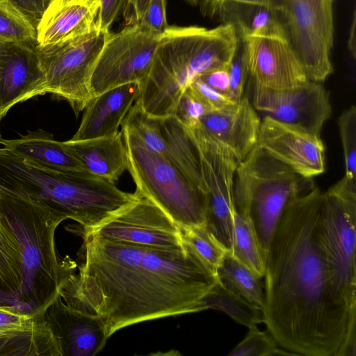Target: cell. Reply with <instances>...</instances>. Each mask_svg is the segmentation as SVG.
<instances>
[{
	"mask_svg": "<svg viewBox=\"0 0 356 356\" xmlns=\"http://www.w3.org/2000/svg\"><path fill=\"white\" fill-rule=\"evenodd\" d=\"M82 236L79 273L60 295L67 305L100 316L109 337L143 321L201 312L217 282L185 241L168 249Z\"/></svg>",
	"mask_w": 356,
	"mask_h": 356,
	"instance_id": "1",
	"label": "cell"
},
{
	"mask_svg": "<svg viewBox=\"0 0 356 356\" xmlns=\"http://www.w3.org/2000/svg\"><path fill=\"white\" fill-rule=\"evenodd\" d=\"M323 197L314 186L282 212L264 259V323L295 355L355 356L356 320L335 302L318 240Z\"/></svg>",
	"mask_w": 356,
	"mask_h": 356,
	"instance_id": "2",
	"label": "cell"
},
{
	"mask_svg": "<svg viewBox=\"0 0 356 356\" xmlns=\"http://www.w3.org/2000/svg\"><path fill=\"white\" fill-rule=\"evenodd\" d=\"M0 189L31 198L62 222L71 219L90 231L134 202L138 194L85 170H56L0 147Z\"/></svg>",
	"mask_w": 356,
	"mask_h": 356,
	"instance_id": "3",
	"label": "cell"
},
{
	"mask_svg": "<svg viewBox=\"0 0 356 356\" xmlns=\"http://www.w3.org/2000/svg\"><path fill=\"white\" fill-rule=\"evenodd\" d=\"M239 42L229 24L212 29L169 26L160 37L147 76L138 84L136 102L151 116L174 115L180 97L195 79L230 65Z\"/></svg>",
	"mask_w": 356,
	"mask_h": 356,
	"instance_id": "4",
	"label": "cell"
},
{
	"mask_svg": "<svg viewBox=\"0 0 356 356\" xmlns=\"http://www.w3.org/2000/svg\"><path fill=\"white\" fill-rule=\"evenodd\" d=\"M0 216L18 247L21 282L13 308L42 318L74 274L75 261L60 259L55 232L62 222L44 205L0 189Z\"/></svg>",
	"mask_w": 356,
	"mask_h": 356,
	"instance_id": "5",
	"label": "cell"
},
{
	"mask_svg": "<svg viewBox=\"0 0 356 356\" xmlns=\"http://www.w3.org/2000/svg\"><path fill=\"white\" fill-rule=\"evenodd\" d=\"M315 186L255 145L239 162L234 177L235 211L248 213L264 261L282 212L293 198Z\"/></svg>",
	"mask_w": 356,
	"mask_h": 356,
	"instance_id": "6",
	"label": "cell"
},
{
	"mask_svg": "<svg viewBox=\"0 0 356 356\" xmlns=\"http://www.w3.org/2000/svg\"><path fill=\"white\" fill-rule=\"evenodd\" d=\"M127 170L140 195L164 211L180 228L206 222L207 194L177 166L147 147L131 129L121 124Z\"/></svg>",
	"mask_w": 356,
	"mask_h": 356,
	"instance_id": "7",
	"label": "cell"
},
{
	"mask_svg": "<svg viewBox=\"0 0 356 356\" xmlns=\"http://www.w3.org/2000/svg\"><path fill=\"white\" fill-rule=\"evenodd\" d=\"M356 186L343 179L324 192L317 234L336 303L356 320Z\"/></svg>",
	"mask_w": 356,
	"mask_h": 356,
	"instance_id": "8",
	"label": "cell"
},
{
	"mask_svg": "<svg viewBox=\"0 0 356 356\" xmlns=\"http://www.w3.org/2000/svg\"><path fill=\"white\" fill-rule=\"evenodd\" d=\"M111 33L99 27L82 35L36 46L44 74V94L66 101L77 115L93 98L90 79Z\"/></svg>",
	"mask_w": 356,
	"mask_h": 356,
	"instance_id": "9",
	"label": "cell"
},
{
	"mask_svg": "<svg viewBox=\"0 0 356 356\" xmlns=\"http://www.w3.org/2000/svg\"><path fill=\"white\" fill-rule=\"evenodd\" d=\"M197 147L207 194L206 225L227 251L233 244L234 181L241 161L200 124L188 129Z\"/></svg>",
	"mask_w": 356,
	"mask_h": 356,
	"instance_id": "10",
	"label": "cell"
},
{
	"mask_svg": "<svg viewBox=\"0 0 356 356\" xmlns=\"http://www.w3.org/2000/svg\"><path fill=\"white\" fill-rule=\"evenodd\" d=\"M332 2L286 0L283 9L289 39L309 80L323 82L333 72Z\"/></svg>",
	"mask_w": 356,
	"mask_h": 356,
	"instance_id": "11",
	"label": "cell"
},
{
	"mask_svg": "<svg viewBox=\"0 0 356 356\" xmlns=\"http://www.w3.org/2000/svg\"><path fill=\"white\" fill-rule=\"evenodd\" d=\"M161 35L138 24L111 33L91 76L93 97L124 84H140L151 69Z\"/></svg>",
	"mask_w": 356,
	"mask_h": 356,
	"instance_id": "12",
	"label": "cell"
},
{
	"mask_svg": "<svg viewBox=\"0 0 356 356\" xmlns=\"http://www.w3.org/2000/svg\"><path fill=\"white\" fill-rule=\"evenodd\" d=\"M82 233L158 248H179L185 243L181 228L158 206L139 193L131 204L95 228Z\"/></svg>",
	"mask_w": 356,
	"mask_h": 356,
	"instance_id": "13",
	"label": "cell"
},
{
	"mask_svg": "<svg viewBox=\"0 0 356 356\" xmlns=\"http://www.w3.org/2000/svg\"><path fill=\"white\" fill-rule=\"evenodd\" d=\"M252 105L265 116L317 137L332 113L328 91L311 80L285 89L254 86Z\"/></svg>",
	"mask_w": 356,
	"mask_h": 356,
	"instance_id": "14",
	"label": "cell"
},
{
	"mask_svg": "<svg viewBox=\"0 0 356 356\" xmlns=\"http://www.w3.org/2000/svg\"><path fill=\"white\" fill-rule=\"evenodd\" d=\"M240 40L254 86L285 89L309 80L288 38L250 36Z\"/></svg>",
	"mask_w": 356,
	"mask_h": 356,
	"instance_id": "15",
	"label": "cell"
},
{
	"mask_svg": "<svg viewBox=\"0 0 356 356\" xmlns=\"http://www.w3.org/2000/svg\"><path fill=\"white\" fill-rule=\"evenodd\" d=\"M256 146L303 177L312 179L325 170L321 137L265 116Z\"/></svg>",
	"mask_w": 356,
	"mask_h": 356,
	"instance_id": "16",
	"label": "cell"
},
{
	"mask_svg": "<svg viewBox=\"0 0 356 356\" xmlns=\"http://www.w3.org/2000/svg\"><path fill=\"white\" fill-rule=\"evenodd\" d=\"M36 42L0 40V120L16 104L44 94Z\"/></svg>",
	"mask_w": 356,
	"mask_h": 356,
	"instance_id": "17",
	"label": "cell"
},
{
	"mask_svg": "<svg viewBox=\"0 0 356 356\" xmlns=\"http://www.w3.org/2000/svg\"><path fill=\"white\" fill-rule=\"evenodd\" d=\"M58 343L60 356H93L109 338L98 315L67 305L59 295L42 316Z\"/></svg>",
	"mask_w": 356,
	"mask_h": 356,
	"instance_id": "18",
	"label": "cell"
},
{
	"mask_svg": "<svg viewBox=\"0 0 356 356\" xmlns=\"http://www.w3.org/2000/svg\"><path fill=\"white\" fill-rule=\"evenodd\" d=\"M261 120L246 96L220 110L209 111L200 127L242 161L255 147Z\"/></svg>",
	"mask_w": 356,
	"mask_h": 356,
	"instance_id": "19",
	"label": "cell"
},
{
	"mask_svg": "<svg viewBox=\"0 0 356 356\" xmlns=\"http://www.w3.org/2000/svg\"><path fill=\"white\" fill-rule=\"evenodd\" d=\"M100 0H51L36 26L39 47L88 33L99 27Z\"/></svg>",
	"mask_w": 356,
	"mask_h": 356,
	"instance_id": "20",
	"label": "cell"
},
{
	"mask_svg": "<svg viewBox=\"0 0 356 356\" xmlns=\"http://www.w3.org/2000/svg\"><path fill=\"white\" fill-rule=\"evenodd\" d=\"M138 93V83H131L94 97L85 107L81 122L71 140H88L118 134Z\"/></svg>",
	"mask_w": 356,
	"mask_h": 356,
	"instance_id": "21",
	"label": "cell"
},
{
	"mask_svg": "<svg viewBox=\"0 0 356 356\" xmlns=\"http://www.w3.org/2000/svg\"><path fill=\"white\" fill-rule=\"evenodd\" d=\"M62 143L86 171L111 182L115 184L127 170V149L121 131L109 136Z\"/></svg>",
	"mask_w": 356,
	"mask_h": 356,
	"instance_id": "22",
	"label": "cell"
},
{
	"mask_svg": "<svg viewBox=\"0 0 356 356\" xmlns=\"http://www.w3.org/2000/svg\"><path fill=\"white\" fill-rule=\"evenodd\" d=\"M213 17L222 24L232 25L239 39L250 36L289 38L283 13L266 6L225 3L213 10L210 17Z\"/></svg>",
	"mask_w": 356,
	"mask_h": 356,
	"instance_id": "23",
	"label": "cell"
},
{
	"mask_svg": "<svg viewBox=\"0 0 356 356\" xmlns=\"http://www.w3.org/2000/svg\"><path fill=\"white\" fill-rule=\"evenodd\" d=\"M0 144L26 161L56 170H85L81 163L52 136L41 129L29 131L20 138L4 140ZM86 171V170H85Z\"/></svg>",
	"mask_w": 356,
	"mask_h": 356,
	"instance_id": "24",
	"label": "cell"
},
{
	"mask_svg": "<svg viewBox=\"0 0 356 356\" xmlns=\"http://www.w3.org/2000/svg\"><path fill=\"white\" fill-rule=\"evenodd\" d=\"M158 118L163 139L161 155L207 192L197 147L188 129L175 115Z\"/></svg>",
	"mask_w": 356,
	"mask_h": 356,
	"instance_id": "25",
	"label": "cell"
},
{
	"mask_svg": "<svg viewBox=\"0 0 356 356\" xmlns=\"http://www.w3.org/2000/svg\"><path fill=\"white\" fill-rule=\"evenodd\" d=\"M42 318L0 305V356H24L31 350Z\"/></svg>",
	"mask_w": 356,
	"mask_h": 356,
	"instance_id": "26",
	"label": "cell"
},
{
	"mask_svg": "<svg viewBox=\"0 0 356 356\" xmlns=\"http://www.w3.org/2000/svg\"><path fill=\"white\" fill-rule=\"evenodd\" d=\"M217 280L262 312L265 306L261 277L227 251L216 270Z\"/></svg>",
	"mask_w": 356,
	"mask_h": 356,
	"instance_id": "27",
	"label": "cell"
},
{
	"mask_svg": "<svg viewBox=\"0 0 356 356\" xmlns=\"http://www.w3.org/2000/svg\"><path fill=\"white\" fill-rule=\"evenodd\" d=\"M200 309L201 311L208 309L221 311L248 327L264 323L261 309L224 286L218 280L202 299Z\"/></svg>",
	"mask_w": 356,
	"mask_h": 356,
	"instance_id": "28",
	"label": "cell"
},
{
	"mask_svg": "<svg viewBox=\"0 0 356 356\" xmlns=\"http://www.w3.org/2000/svg\"><path fill=\"white\" fill-rule=\"evenodd\" d=\"M20 282L18 247L0 216V305L13 307Z\"/></svg>",
	"mask_w": 356,
	"mask_h": 356,
	"instance_id": "29",
	"label": "cell"
},
{
	"mask_svg": "<svg viewBox=\"0 0 356 356\" xmlns=\"http://www.w3.org/2000/svg\"><path fill=\"white\" fill-rule=\"evenodd\" d=\"M233 224L232 254L262 278L264 261L249 214L234 210Z\"/></svg>",
	"mask_w": 356,
	"mask_h": 356,
	"instance_id": "30",
	"label": "cell"
},
{
	"mask_svg": "<svg viewBox=\"0 0 356 356\" xmlns=\"http://www.w3.org/2000/svg\"><path fill=\"white\" fill-rule=\"evenodd\" d=\"M184 241L187 243L215 274L226 252L206 224L181 229Z\"/></svg>",
	"mask_w": 356,
	"mask_h": 356,
	"instance_id": "31",
	"label": "cell"
},
{
	"mask_svg": "<svg viewBox=\"0 0 356 356\" xmlns=\"http://www.w3.org/2000/svg\"><path fill=\"white\" fill-rule=\"evenodd\" d=\"M0 40L36 42V29L10 0H0Z\"/></svg>",
	"mask_w": 356,
	"mask_h": 356,
	"instance_id": "32",
	"label": "cell"
},
{
	"mask_svg": "<svg viewBox=\"0 0 356 356\" xmlns=\"http://www.w3.org/2000/svg\"><path fill=\"white\" fill-rule=\"evenodd\" d=\"M295 355L279 348L275 339L260 330L257 325L249 327L246 337L228 354L229 356H273Z\"/></svg>",
	"mask_w": 356,
	"mask_h": 356,
	"instance_id": "33",
	"label": "cell"
},
{
	"mask_svg": "<svg viewBox=\"0 0 356 356\" xmlns=\"http://www.w3.org/2000/svg\"><path fill=\"white\" fill-rule=\"evenodd\" d=\"M346 179L356 181V107L346 109L338 119Z\"/></svg>",
	"mask_w": 356,
	"mask_h": 356,
	"instance_id": "34",
	"label": "cell"
},
{
	"mask_svg": "<svg viewBox=\"0 0 356 356\" xmlns=\"http://www.w3.org/2000/svg\"><path fill=\"white\" fill-rule=\"evenodd\" d=\"M209 112L208 108L188 87L180 97L174 115L186 128L200 124V118Z\"/></svg>",
	"mask_w": 356,
	"mask_h": 356,
	"instance_id": "35",
	"label": "cell"
},
{
	"mask_svg": "<svg viewBox=\"0 0 356 356\" xmlns=\"http://www.w3.org/2000/svg\"><path fill=\"white\" fill-rule=\"evenodd\" d=\"M166 4V0H149L138 24L151 32L162 34L169 27Z\"/></svg>",
	"mask_w": 356,
	"mask_h": 356,
	"instance_id": "36",
	"label": "cell"
},
{
	"mask_svg": "<svg viewBox=\"0 0 356 356\" xmlns=\"http://www.w3.org/2000/svg\"><path fill=\"white\" fill-rule=\"evenodd\" d=\"M188 87L206 106L209 112L220 110L236 102L214 90L200 78L195 79Z\"/></svg>",
	"mask_w": 356,
	"mask_h": 356,
	"instance_id": "37",
	"label": "cell"
},
{
	"mask_svg": "<svg viewBox=\"0 0 356 356\" xmlns=\"http://www.w3.org/2000/svg\"><path fill=\"white\" fill-rule=\"evenodd\" d=\"M229 97L233 100L238 101L243 96L246 78L248 76L241 40L235 56L229 65Z\"/></svg>",
	"mask_w": 356,
	"mask_h": 356,
	"instance_id": "38",
	"label": "cell"
},
{
	"mask_svg": "<svg viewBox=\"0 0 356 356\" xmlns=\"http://www.w3.org/2000/svg\"><path fill=\"white\" fill-rule=\"evenodd\" d=\"M286 0H202L199 7L202 13L211 17L213 10L225 3H250L266 6L283 13Z\"/></svg>",
	"mask_w": 356,
	"mask_h": 356,
	"instance_id": "39",
	"label": "cell"
},
{
	"mask_svg": "<svg viewBox=\"0 0 356 356\" xmlns=\"http://www.w3.org/2000/svg\"><path fill=\"white\" fill-rule=\"evenodd\" d=\"M12 3L36 26L51 0H10Z\"/></svg>",
	"mask_w": 356,
	"mask_h": 356,
	"instance_id": "40",
	"label": "cell"
},
{
	"mask_svg": "<svg viewBox=\"0 0 356 356\" xmlns=\"http://www.w3.org/2000/svg\"><path fill=\"white\" fill-rule=\"evenodd\" d=\"M198 78L214 90L229 97V66L213 69L203 74Z\"/></svg>",
	"mask_w": 356,
	"mask_h": 356,
	"instance_id": "41",
	"label": "cell"
},
{
	"mask_svg": "<svg viewBox=\"0 0 356 356\" xmlns=\"http://www.w3.org/2000/svg\"><path fill=\"white\" fill-rule=\"evenodd\" d=\"M124 0H100V7L97 16L99 29L109 30V27L122 11Z\"/></svg>",
	"mask_w": 356,
	"mask_h": 356,
	"instance_id": "42",
	"label": "cell"
},
{
	"mask_svg": "<svg viewBox=\"0 0 356 356\" xmlns=\"http://www.w3.org/2000/svg\"><path fill=\"white\" fill-rule=\"evenodd\" d=\"M149 0H124L122 8L125 26L139 23Z\"/></svg>",
	"mask_w": 356,
	"mask_h": 356,
	"instance_id": "43",
	"label": "cell"
},
{
	"mask_svg": "<svg viewBox=\"0 0 356 356\" xmlns=\"http://www.w3.org/2000/svg\"><path fill=\"white\" fill-rule=\"evenodd\" d=\"M355 14H356V13H355V11H354L352 24L350 25V29L348 40V49L354 59L355 58V56H356V35H355L356 15Z\"/></svg>",
	"mask_w": 356,
	"mask_h": 356,
	"instance_id": "44",
	"label": "cell"
},
{
	"mask_svg": "<svg viewBox=\"0 0 356 356\" xmlns=\"http://www.w3.org/2000/svg\"><path fill=\"white\" fill-rule=\"evenodd\" d=\"M328 1H330V2H332V3H333V1H334V0H328Z\"/></svg>",
	"mask_w": 356,
	"mask_h": 356,
	"instance_id": "45",
	"label": "cell"
},
{
	"mask_svg": "<svg viewBox=\"0 0 356 356\" xmlns=\"http://www.w3.org/2000/svg\"><path fill=\"white\" fill-rule=\"evenodd\" d=\"M0 138H1V136H0Z\"/></svg>",
	"mask_w": 356,
	"mask_h": 356,
	"instance_id": "46",
	"label": "cell"
}]
</instances>
